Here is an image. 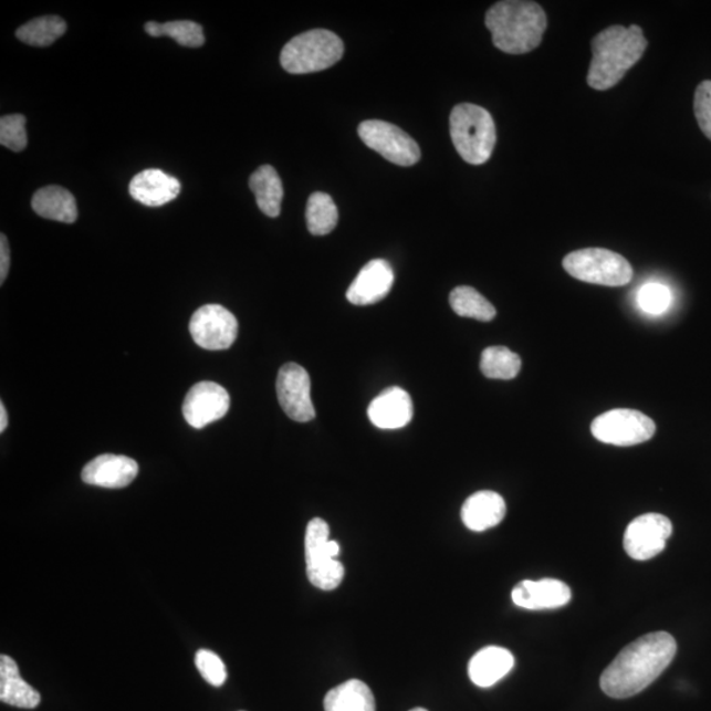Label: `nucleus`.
Returning a JSON list of instances; mask_svg holds the SVG:
<instances>
[{"label":"nucleus","mask_w":711,"mask_h":711,"mask_svg":"<svg viewBox=\"0 0 711 711\" xmlns=\"http://www.w3.org/2000/svg\"><path fill=\"white\" fill-rule=\"evenodd\" d=\"M358 136L367 147L399 167H412L420 160L418 143L395 124L365 121L358 126Z\"/></svg>","instance_id":"obj_8"},{"label":"nucleus","mask_w":711,"mask_h":711,"mask_svg":"<svg viewBox=\"0 0 711 711\" xmlns=\"http://www.w3.org/2000/svg\"><path fill=\"white\" fill-rule=\"evenodd\" d=\"M181 184L163 170L148 169L139 172L129 184V195L147 207H161L179 196Z\"/></svg>","instance_id":"obj_17"},{"label":"nucleus","mask_w":711,"mask_h":711,"mask_svg":"<svg viewBox=\"0 0 711 711\" xmlns=\"http://www.w3.org/2000/svg\"><path fill=\"white\" fill-rule=\"evenodd\" d=\"M505 515V500L499 493L490 492V490L472 494L461 509L462 522L475 533L499 526Z\"/></svg>","instance_id":"obj_18"},{"label":"nucleus","mask_w":711,"mask_h":711,"mask_svg":"<svg viewBox=\"0 0 711 711\" xmlns=\"http://www.w3.org/2000/svg\"><path fill=\"white\" fill-rule=\"evenodd\" d=\"M514 666V656L506 648L485 647L469 661V679L480 688L493 687L496 682L506 678Z\"/></svg>","instance_id":"obj_19"},{"label":"nucleus","mask_w":711,"mask_h":711,"mask_svg":"<svg viewBox=\"0 0 711 711\" xmlns=\"http://www.w3.org/2000/svg\"><path fill=\"white\" fill-rule=\"evenodd\" d=\"M230 410V395L216 383H199L185 397L182 412L191 427L203 428L222 419Z\"/></svg>","instance_id":"obj_12"},{"label":"nucleus","mask_w":711,"mask_h":711,"mask_svg":"<svg viewBox=\"0 0 711 711\" xmlns=\"http://www.w3.org/2000/svg\"><path fill=\"white\" fill-rule=\"evenodd\" d=\"M326 711H376V700L367 683L349 680L330 690L324 699Z\"/></svg>","instance_id":"obj_23"},{"label":"nucleus","mask_w":711,"mask_h":711,"mask_svg":"<svg viewBox=\"0 0 711 711\" xmlns=\"http://www.w3.org/2000/svg\"><path fill=\"white\" fill-rule=\"evenodd\" d=\"M656 425L644 412L617 409L603 414L592 424V433L598 441L617 447H631L652 439Z\"/></svg>","instance_id":"obj_7"},{"label":"nucleus","mask_w":711,"mask_h":711,"mask_svg":"<svg viewBox=\"0 0 711 711\" xmlns=\"http://www.w3.org/2000/svg\"><path fill=\"white\" fill-rule=\"evenodd\" d=\"M139 466L127 456L105 453L98 456L82 471V481L85 484L107 488H126L136 479Z\"/></svg>","instance_id":"obj_14"},{"label":"nucleus","mask_w":711,"mask_h":711,"mask_svg":"<svg viewBox=\"0 0 711 711\" xmlns=\"http://www.w3.org/2000/svg\"><path fill=\"white\" fill-rule=\"evenodd\" d=\"M481 372L493 379H513L521 372V357L506 347H489L481 355Z\"/></svg>","instance_id":"obj_28"},{"label":"nucleus","mask_w":711,"mask_h":711,"mask_svg":"<svg viewBox=\"0 0 711 711\" xmlns=\"http://www.w3.org/2000/svg\"><path fill=\"white\" fill-rule=\"evenodd\" d=\"M412 400L404 389L393 386L372 400L368 417L373 425L381 430H397L411 422Z\"/></svg>","instance_id":"obj_16"},{"label":"nucleus","mask_w":711,"mask_h":711,"mask_svg":"<svg viewBox=\"0 0 711 711\" xmlns=\"http://www.w3.org/2000/svg\"><path fill=\"white\" fill-rule=\"evenodd\" d=\"M0 701L20 709H34L41 697L36 689L20 676L17 661L10 656H0Z\"/></svg>","instance_id":"obj_20"},{"label":"nucleus","mask_w":711,"mask_h":711,"mask_svg":"<svg viewBox=\"0 0 711 711\" xmlns=\"http://www.w3.org/2000/svg\"><path fill=\"white\" fill-rule=\"evenodd\" d=\"M694 115L703 135L711 140V81H703L696 88Z\"/></svg>","instance_id":"obj_34"},{"label":"nucleus","mask_w":711,"mask_h":711,"mask_svg":"<svg viewBox=\"0 0 711 711\" xmlns=\"http://www.w3.org/2000/svg\"><path fill=\"white\" fill-rule=\"evenodd\" d=\"M344 54L343 41L327 30H313L290 40L281 52V65L287 73L309 74L326 71Z\"/></svg>","instance_id":"obj_5"},{"label":"nucleus","mask_w":711,"mask_h":711,"mask_svg":"<svg viewBox=\"0 0 711 711\" xmlns=\"http://www.w3.org/2000/svg\"><path fill=\"white\" fill-rule=\"evenodd\" d=\"M7 426H9V417H7L4 405L0 404V432H4Z\"/></svg>","instance_id":"obj_36"},{"label":"nucleus","mask_w":711,"mask_h":711,"mask_svg":"<svg viewBox=\"0 0 711 711\" xmlns=\"http://www.w3.org/2000/svg\"><path fill=\"white\" fill-rule=\"evenodd\" d=\"M25 116L6 115L0 119V144L12 151H22L29 144L25 130Z\"/></svg>","instance_id":"obj_31"},{"label":"nucleus","mask_w":711,"mask_h":711,"mask_svg":"<svg viewBox=\"0 0 711 711\" xmlns=\"http://www.w3.org/2000/svg\"><path fill=\"white\" fill-rule=\"evenodd\" d=\"M672 533V522L667 516L656 513L640 515L628 524L624 547L634 561H650L666 550Z\"/></svg>","instance_id":"obj_10"},{"label":"nucleus","mask_w":711,"mask_h":711,"mask_svg":"<svg viewBox=\"0 0 711 711\" xmlns=\"http://www.w3.org/2000/svg\"><path fill=\"white\" fill-rule=\"evenodd\" d=\"M339 212L334 199L326 192H314L310 196L306 209V222L310 233L324 237L335 230Z\"/></svg>","instance_id":"obj_26"},{"label":"nucleus","mask_w":711,"mask_h":711,"mask_svg":"<svg viewBox=\"0 0 711 711\" xmlns=\"http://www.w3.org/2000/svg\"><path fill=\"white\" fill-rule=\"evenodd\" d=\"M32 209L39 217L61 223L72 224L79 218L74 196L61 186H46L34 192Z\"/></svg>","instance_id":"obj_21"},{"label":"nucleus","mask_w":711,"mask_h":711,"mask_svg":"<svg viewBox=\"0 0 711 711\" xmlns=\"http://www.w3.org/2000/svg\"><path fill=\"white\" fill-rule=\"evenodd\" d=\"M196 666L202 678L212 687H222L227 680V669L222 659L210 650H199Z\"/></svg>","instance_id":"obj_33"},{"label":"nucleus","mask_w":711,"mask_h":711,"mask_svg":"<svg viewBox=\"0 0 711 711\" xmlns=\"http://www.w3.org/2000/svg\"><path fill=\"white\" fill-rule=\"evenodd\" d=\"M278 396L282 410L295 422H310L315 418L312 400V381L306 369L289 363L279 372Z\"/></svg>","instance_id":"obj_11"},{"label":"nucleus","mask_w":711,"mask_h":711,"mask_svg":"<svg viewBox=\"0 0 711 711\" xmlns=\"http://www.w3.org/2000/svg\"><path fill=\"white\" fill-rule=\"evenodd\" d=\"M410 711H428V710H426V709H424V708H416V709H412V710H410Z\"/></svg>","instance_id":"obj_37"},{"label":"nucleus","mask_w":711,"mask_h":711,"mask_svg":"<svg viewBox=\"0 0 711 711\" xmlns=\"http://www.w3.org/2000/svg\"><path fill=\"white\" fill-rule=\"evenodd\" d=\"M565 272L588 284L619 287L630 284L632 266L620 254L604 248H585L563 260Z\"/></svg>","instance_id":"obj_6"},{"label":"nucleus","mask_w":711,"mask_h":711,"mask_svg":"<svg viewBox=\"0 0 711 711\" xmlns=\"http://www.w3.org/2000/svg\"><path fill=\"white\" fill-rule=\"evenodd\" d=\"M547 15L535 2L505 0L490 7L485 17L495 48L508 54H524L541 45Z\"/></svg>","instance_id":"obj_3"},{"label":"nucleus","mask_w":711,"mask_h":711,"mask_svg":"<svg viewBox=\"0 0 711 711\" xmlns=\"http://www.w3.org/2000/svg\"><path fill=\"white\" fill-rule=\"evenodd\" d=\"M341 545L330 541V527L326 521L315 517L309 523L305 536L306 565L331 561L339 555Z\"/></svg>","instance_id":"obj_24"},{"label":"nucleus","mask_w":711,"mask_h":711,"mask_svg":"<svg viewBox=\"0 0 711 711\" xmlns=\"http://www.w3.org/2000/svg\"><path fill=\"white\" fill-rule=\"evenodd\" d=\"M192 341L207 351H223L237 341L239 323L220 305H206L192 314L189 324Z\"/></svg>","instance_id":"obj_9"},{"label":"nucleus","mask_w":711,"mask_h":711,"mask_svg":"<svg viewBox=\"0 0 711 711\" xmlns=\"http://www.w3.org/2000/svg\"><path fill=\"white\" fill-rule=\"evenodd\" d=\"M671 290L666 285L656 284V282L645 285L638 293V305L647 314H662L671 305Z\"/></svg>","instance_id":"obj_32"},{"label":"nucleus","mask_w":711,"mask_h":711,"mask_svg":"<svg viewBox=\"0 0 711 711\" xmlns=\"http://www.w3.org/2000/svg\"><path fill=\"white\" fill-rule=\"evenodd\" d=\"M0 284H4L7 275H9L11 257H10V245L9 240H7L6 234L2 233L0 237Z\"/></svg>","instance_id":"obj_35"},{"label":"nucleus","mask_w":711,"mask_h":711,"mask_svg":"<svg viewBox=\"0 0 711 711\" xmlns=\"http://www.w3.org/2000/svg\"><path fill=\"white\" fill-rule=\"evenodd\" d=\"M395 284V272L388 261L376 259L368 262L348 289L347 300L352 305L368 306L385 299Z\"/></svg>","instance_id":"obj_13"},{"label":"nucleus","mask_w":711,"mask_h":711,"mask_svg":"<svg viewBox=\"0 0 711 711\" xmlns=\"http://www.w3.org/2000/svg\"><path fill=\"white\" fill-rule=\"evenodd\" d=\"M450 303L453 312L462 317H472L480 322L493 321L496 312L492 303L478 290L471 286H459L452 290Z\"/></svg>","instance_id":"obj_25"},{"label":"nucleus","mask_w":711,"mask_h":711,"mask_svg":"<svg viewBox=\"0 0 711 711\" xmlns=\"http://www.w3.org/2000/svg\"><path fill=\"white\" fill-rule=\"evenodd\" d=\"M250 188L253 191L259 209L266 217L278 218L281 213L284 188L278 170L271 165H262L250 178Z\"/></svg>","instance_id":"obj_22"},{"label":"nucleus","mask_w":711,"mask_h":711,"mask_svg":"<svg viewBox=\"0 0 711 711\" xmlns=\"http://www.w3.org/2000/svg\"><path fill=\"white\" fill-rule=\"evenodd\" d=\"M512 598L522 609L547 610L568 605L572 593L567 584L555 578H543L541 582L524 579L513 589Z\"/></svg>","instance_id":"obj_15"},{"label":"nucleus","mask_w":711,"mask_h":711,"mask_svg":"<svg viewBox=\"0 0 711 711\" xmlns=\"http://www.w3.org/2000/svg\"><path fill=\"white\" fill-rule=\"evenodd\" d=\"M145 32L154 38L168 36L182 46L199 48L205 44L202 27L190 22V20H179V22L165 24L149 22L145 24Z\"/></svg>","instance_id":"obj_29"},{"label":"nucleus","mask_w":711,"mask_h":711,"mask_svg":"<svg viewBox=\"0 0 711 711\" xmlns=\"http://www.w3.org/2000/svg\"><path fill=\"white\" fill-rule=\"evenodd\" d=\"M452 143L462 160L471 165L485 164L493 155L496 142L492 115L472 103H461L450 116Z\"/></svg>","instance_id":"obj_4"},{"label":"nucleus","mask_w":711,"mask_h":711,"mask_svg":"<svg viewBox=\"0 0 711 711\" xmlns=\"http://www.w3.org/2000/svg\"><path fill=\"white\" fill-rule=\"evenodd\" d=\"M678 652L671 634H647L620 651L600 676V688L611 699L624 700L650 687Z\"/></svg>","instance_id":"obj_1"},{"label":"nucleus","mask_w":711,"mask_h":711,"mask_svg":"<svg viewBox=\"0 0 711 711\" xmlns=\"http://www.w3.org/2000/svg\"><path fill=\"white\" fill-rule=\"evenodd\" d=\"M309 582L316 588L323 590H334L343 582L345 569L341 562L336 558L323 562L315 565H307Z\"/></svg>","instance_id":"obj_30"},{"label":"nucleus","mask_w":711,"mask_h":711,"mask_svg":"<svg viewBox=\"0 0 711 711\" xmlns=\"http://www.w3.org/2000/svg\"><path fill=\"white\" fill-rule=\"evenodd\" d=\"M648 41L639 25H611L592 41L593 59L588 85L605 92L619 84L647 50Z\"/></svg>","instance_id":"obj_2"},{"label":"nucleus","mask_w":711,"mask_h":711,"mask_svg":"<svg viewBox=\"0 0 711 711\" xmlns=\"http://www.w3.org/2000/svg\"><path fill=\"white\" fill-rule=\"evenodd\" d=\"M66 32V23L60 17H41L31 20L17 31V38L31 46H50Z\"/></svg>","instance_id":"obj_27"}]
</instances>
